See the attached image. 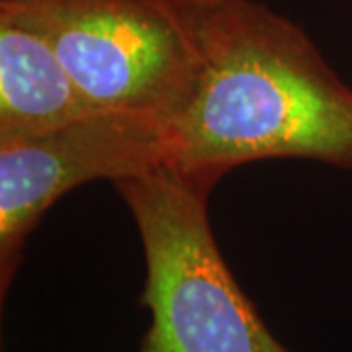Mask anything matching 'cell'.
Returning a JSON list of instances; mask_svg holds the SVG:
<instances>
[{
  "label": "cell",
  "mask_w": 352,
  "mask_h": 352,
  "mask_svg": "<svg viewBox=\"0 0 352 352\" xmlns=\"http://www.w3.org/2000/svg\"><path fill=\"white\" fill-rule=\"evenodd\" d=\"M192 90L170 120V164L226 176L268 159L352 168V88L309 36L258 0H166Z\"/></svg>",
  "instance_id": "obj_1"
},
{
  "label": "cell",
  "mask_w": 352,
  "mask_h": 352,
  "mask_svg": "<svg viewBox=\"0 0 352 352\" xmlns=\"http://www.w3.org/2000/svg\"><path fill=\"white\" fill-rule=\"evenodd\" d=\"M219 178L161 164L113 182L145 254L141 303L151 323L139 352H289L215 243L208 206Z\"/></svg>",
  "instance_id": "obj_2"
},
{
  "label": "cell",
  "mask_w": 352,
  "mask_h": 352,
  "mask_svg": "<svg viewBox=\"0 0 352 352\" xmlns=\"http://www.w3.org/2000/svg\"><path fill=\"white\" fill-rule=\"evenodd\" d=\"M50 39L94 112L173 120L194 63L166 0H0Z\"/></svg>",
  "instance_id": "obj_3"
},
{
  "label": "cell",
  "mask_w": 352,
  "mask_h": 352,
  "mask_svg": "<svg viewBox=\"0 0 352 352\" xmlns=\"http://www.w3.org/2000/svg\"><path fill=\"white\" fill-rule=\"evenodd\" d=\"M168 120L100 112L43 135L0 143V294L10 289L25 241L55 201L92 180L170 164Z\"/></svg>",
  "instance_id": "obj_4"
},
{
  "label": "cell",
  "mask_w": 352,
  "mask_h": 352,
  "mask_svg": "<svg viewBox=\"0 0 352 352\" xmlns=\"http://www.w3.org/2000/svg\"><path fill=\"white\" fill-rule=\"evenodd\" d=\"M94 112L38 28L0 2V143L43 135Z\"/></svg>",
  "instance_id": "obj_5"
}]
</instances>
